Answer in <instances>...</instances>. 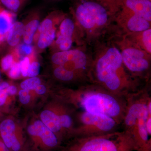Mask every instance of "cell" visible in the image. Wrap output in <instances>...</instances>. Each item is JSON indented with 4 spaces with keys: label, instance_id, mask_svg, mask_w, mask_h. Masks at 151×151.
I'll use <instances>...</instances> for the list:
<instances>
[{
    "label": "cell",
    "instance_id": "obj_1",
    "mask_svg": "<svg viewBox=\"0 0 151 151\" xmlns=\"http://www.w3.org/2000/svg\"><path fill=\"white\" fill-rule=\"evenodd\" d=\"M94 45L89 82L126 100L150 84L127 70L119 49L110 39L106 42L100 41Z\"/></svg>",
    "mask_w": 151,
    "mask_h": 151
},
{
    "label": "cell",
    "instance_id": "obj_2",
    "mask_svg": "<svg viewBox=\"0 0 151 151\" xmlns=\"http://www.w3.org/2000/svg\"><path fill=\"white\" fill-rule=\"evenodd\" d=\"M58 99L77 111L111 117L121 125L125 114L126 100L117 97L97 84L87 82L77 89H62Z\"/></svg>",
    "mask_w": 151,
    "mask_h": 151
},
{
    "label": "cell",
    "instance_id": "obj_3",
    "mask_svg": "<svg viewBox=\"0 0 151 151\" xmlns=\"http://www.w3.org/2000/svg\"><path fill=\"white\" fill-rule=\"evenodd\" d=\"M71 11L86 45L115 32V15L99 0H76Z\"/></svg>",
    "mask_w": 151,
    "mask_h": 151
},
{
    "label": "cell",
    "instance_id": "obj_4",
    "mask_svg": "<svg viewBox=\"0 0 151 151\" xmlns=\"http://www.w3.org/2000/svg\"><path fill=\"white\" fill-rule=\"evenodd\" d=\"M150 94L142 90L126 100L125 114L122 124L124 130L132 136L137 147V151H151V136L146 128V121L151 116L148 107Z\"/></svg>",
    "mask_w": 151,
    "mask_h": 151
},
{
    "label": "cell",
    "instance_id": "obj_5",
    "mask_svg": "<svg viewBox=\"0 0 151 151\" xmlns=\"http://www.w3.org/2000/svg\"><path fill=\"white\" fill-rule=\"evenodd\" d=\"M61 151H137L134 139L127 131H117L104 134L76 137Z\"/></svg>",
    "mask_w": 151,
    "mask_h": 151
},
{
    "label": "cell",
    "instance_id": "obj_6",
    "mask_svg": "<svg viewBox=\"0 0 151 151\" xmlns=\"http://www.w3.org/2000/svg\"><path fill=\"white\" fill-rule=\"evenodd\" d=\"M109 38L120 52L124 65L131 74L150 83L151 55L127 39L123 35L114 33Z\"/></svg>",
    "mask_w": 151,
    "mask_h": 151
},
{
    "label": "cell",
    "instance_id": "obj_7",
    "mask_svg": "<svg viewBox=\"0 0 151 151\" xmlns=\"http://www.w3.org/2000/svg\"><path fill=\"white\" fill-rule=\"evenodd\" d=\"M70 139L104 134L118 131L119 124L111 117L101 114L78 111Z\"/></svg>",
    "mask_w": 151,
    "mask_h": 151
},
{
    "label": "cell",
    "instance_id": "obj_8",
    "mask_svg": "<svg viewBox=\"0 0 151 151\" xmlns=\"http://www.w3.org/2000/svg\"><path fill=\"white\" fill-rule=\"evenodd\" d=\"M86 47V45H82L80 48L57 52L52 56V61L55 66H63L74 71L89 82L92 55L89 53Z\"/></svg>",
    "mask_w": 151,
    "mask_h": 151
},
{
    "label": "cell",
    "instance_id": "obj_9",
    "mask_svg": "<svg viewBox=\"0 0 151 151\" xmlns=\"http://www.w3.org/2000/svg\"><path fill=\"white\" fill-rule=\"evenodd\" d=\"M27 131L32 143L30 151H52L61 147L62 142L40 120L29 125Z\"/></svg>",
    "mask_w": 151,
    "mask_h": 151
},
{
    "label": "cell",
    "instance_id": "obj_10",
    "mask_svg": "<svg viewBox=\"0 0 151 151\" xmlns=\"http://www.w3.org/2000/svg\"><path fill=\"white\" fill-rule=\"evenodd\" d=\"M151 22L121 7L114 17L115 32L121 34L139 32L151 28Z\"/></svg>",
    "mask_w": 151,
    "mask_h": 151
},
{
    "label": "cell",
    "instance_id": "obj_11",
    "mask_svg": "<svg viewBox=\"0 0 151 151\" xmlns=\"http://www.w3.org/2000/svg\"><path fill=\"white\" fill-rule=\"evenodd\" d=\"M59 34L55 41L59 51L69 50L72 47L76 28L78 27L73 20L69 17L64 18L60 22Z\"/></svg>",
    "mask_w": 151,
    "mask_h": 151
},
{
    "label": "cell",
    "instance_id": "obj_12",
    "mask_svg": "<svg viewBox=\"0 0 151 151\" xmlns=\"http://www.w3.org/2000/svg\"><path fill=\"white\" fill-rule=\"evenodd\" d=\"M42 123L56 135L61 142L68 140L67 135L63 129L59 116L53 105L52 110H45L41 113Z\"/></svg>",
    "mask_w": 151,
    "mask_h": 151
},
{
    "label": "cell",
    "instance_id": "obj_13",
    "mask_svg": "<svg viewBox=\"0 0 151 151\" xmlns=\"http://www.w3.org/2000/svg\"><path fill=\"white\" fill-rule=\"evenodd\" d=\"M121 6L129 10L151 22V1L150 0H118Z\"/></svg>",
    "mask_w": 151,
    "mask_h": 151
},
{
    "label": "cell",
    "instance_id": "obj_14",
    "mask_svg": "<svg viewBox=\"0 0 151 151\" xmlns=\"http://www.w3.org/2000/svg\"><path fill=\"white\" fill-rule=\"evenodd\" d=\"M147 53L151 55V29L139 32L122 34Z\"/></svg>",
    "mask_w": 151,
    "mask_h": 151
},
{
    "label": "cell",
    "instance_id": "obj_15",
    "mask_svg": "<svg viewBox=\"0 0 151 151\" xmlns=\"http://www.w3.org/2000/svg\"><path fill=\"white\" fill-rule=\"evenodd\" d=\"M53 74L55 78L63 82L78 81L81 84L89 82L81 76L72 70H68L63 66H56L53 70Z\"/></svg>",
    "mask_w": 151,
    "mask_h": 151
},
{
    "label": "cell",
    "instance_id": "obj_16",
    "mask_svg": "<svg viewBox=\"0 0 151 151\" xmlns=\"http://www.w3.org/2000/svg\"><path fill=\"white\" fill-rule=\"evenodd\" d=\"M13 17V14L0 5V42L6 40Z\"/></svg>",
    "mask_w": 151,
    "mask_h": 151
},
{
    "label": "cell",
    "instance_id": "obj_17",
    "mask_svg": "<svg viewBox=\"0 0 151 151\" xmlns=\"http://www.w3.org/2000/svg\"><path fill=\"white\" fill-rule=\"evenodd\" d=\"M24 26L20 22H17L12 25L7 37V42L10 46H15L19 42L23 34Z\"/></svg>",
    "mask_w": 151,
    "mask_h": 151
},
{
    "label": "cell",
    "instance_id": "obj_18",
    "mask_svg": "<svg viewBox=\"0 0 151 151\" xmlns=\"http://www.w3.org/2000/svg\"><path fill=\"white\" fill-rule=\"evenodd\" d=\"M39 25L38 20L34 19L25 26L22 36L24 43L31 44L32 43L35 34Z\"/></svg>",
    "mask_w": 151,
    "mask_h": 151
},
{
    "label": "cell",
    "instance_id": "obj_19",
    "mask_svg": "<svg viewBox=\"0 0 151 151\" xmlns=\"http://www.w3.org/2000/svg\"><path fill=\"white\" fill-rule=\"evenodd\" d=\"M55 28L53 27L47 31L41 33L38 40V47L41 49H44L49 46L55 39Z\"/></svg>",
    "mask_w": 151,
    "mask_h": 151
},
{
    "label": "cell",
    "instance_id": "obj_20",
    "mask_svg": "<svg viewBox=\"0 0 151 151\" xmlns=\"http://www.w3.org/2000/svg\"><path fill=\"white\" fill-rule=\"evenodd\" d=\"M27 0H0V3L13 12H17Z\"/></svg>",
    "mask_w": 151,
    "mask_h": 151
},
{
    "label": "cell",
    "instance_id": "obj_21",
    "mask_svg": "<svg viewBox=\"0 0 151 151\" xmlns=\"http://www.w3.org/2000/svg\"><path fill=\"white\" fill-rule=\"evenodd\" d=\"M41 84V80L37 77H31L22 81L20 84L22 89L30 91L35 90L36 87Z\"/></svg>",
    "mask_w": 151,
    "mask_h": 151
},
{
    "label": "cell",
    "instance_id": "obj_22",
    "mask_svg": "<svg viewBox=\"0 0 151 151\" xmlns=\"http://www.w3.org/2000/svg\"><path fill=\"white\" fill-rule=\"evenodd\" d=\"M106 6L113 14H116L121 9V4L118 0H99Z\"/></svg>",
    "mask_w": 151,
    "mask_h": 151
},
{
    "label": "cell",
    "instance_id": "obj_23",
    "mask_svg": "<svg viewBox=\"0 0 151 151\" xmlns=\"http://www.w3.org/2000/svg\"><path fill=\"white\" fill-rule=\"evenodd\" d=\"M21 74V70L19 63H14L9 70V77L13 79H16L19 77Z\"/></svg>",
    "mask_w": 151,
    "mask_h": 151
},
{
    "label": "cell",
    "instance_id": "obj_24",
    "mask_svg": "<svg viewBox=\"0 0 151 151\" xmlns=\"http://www.w3.org/2000/svg\"><path fill=\"white\" fill-rule=\"evenodd\" d=\"M13 56L11 55H7L3 58L1 61V65L2 69L5 71L9 70L13 64Z\"/></svg>",
    "mask_w": 151,
    "mask_h": 151
},
{
    "label": "cell",
    "instance_id": "obj_25",
    "mask_svg": "<svg viewBox=\"0 0 151 151\" xmlns=\"http://www.w3.org/2000/svg\"><path fill=\"white\" fill-rule=\"evenodd\" d=\"M53 22L52 19L50 18L45 19L39 26L38 28L39 32L40 33H41L54 27Z\"/></svg>",
    "mask_w": 151,
    "mask_h": 151
},
{
    "label": "cell",
    "instance_id": "obj_26",
    "mask_svg": "<svg viewBox=\"0 0 151 151\" xmlns=\"http://www.w3.org/2000/svg\"><path fill=\"white\" fill-rule=\"evenodd\" d=\"M40 69V64L38 62H33L30 64L27 76L29 78L37 77L39 74Z\"/></svg>",
    "mask_w": 151,
    "mask_h": 151
},
{
    "label": "cell",
    "instance_id": "obj_27",
    "mask_svg": "<svg viewBox=\"0 0 151 151\" xmlns=\"http://www.w3.org/2000/svg\"><path fill=\"white\" fill-rule=\"evenodd\" d=\"M19 63L22 75L24 77H27V76L30 64L29 58L28 57L24 58Z\"/></svg>",
    "mask_w": 151,
    "mask_h": 151
},
{
    "label": "cell",
    "instance_id": "obj_28",
    "mask_svg": "<svg viewBox=\"0 0 151 151\" xmlns=\"http://www.w3.org/2000/svg\"><path fill=\"white\" fill-rule=\"evenodd\" d=\"M19 99L22 104H27L30 100L29 91L22 89L19 92Z\"/></svg>",
    "mask_w": 151,
    "mask_h": 151
},
{
    "label": "cell",
    "instance_id": "obj_29",
    "mask_svg": "<svg viewBox=\"0 0 151 151\" xmlns=\"http://www.w3.org/2000/svg\"><path fill=\"white\" fill-rule=\"evenodd\" d=\"M32 47L30 44L25 43L21 45L18 48L19 53L23 56L29 55L32 53Z\"/></svg>",
    "mask_w": 151,
    "mask_h": 151
},
{
    "label": "cell",
    "instance_id": "obj_30",
    "mask_svg": "<svg viewBox=\"0 0 151 151\" xmlns=\"http://www.w3.org/2000/svg\"><path fill=\"white\" fill-rule=\"evenodd\" d=\"M6 89L0 91V106L4 105L8 96Z\"/></svg>",
    "mask_w": 151,
    "mask_h": 151
},
{
    "label": "cell",
    "instance_id": "obj_31",
    "mask_svg": "<svg viewBox=\"0 0 151 151\" xmlns=\"http://www.w3.org/2000/svg\"><path fill=\"white\" fill-rule=\"evenodd\" d=\"M35 92L39 95H42L45 94L46 92V88L44 85L40 84L35 89Z\"/></svg>",
    "mask_w": 151,
    "mask_h": 151
},
{
    "label": "cell",
    "instance_id": "obj_32",
    "mask_svg": "<svg viewBox=\"0 0 151 151\" xmlns=\"http://www.w3.org/2000/svg\"><path fill=\"white\" fill-rule=\"evenodd\" d=\"M6 91L8 95H14L16 94L17 89L15 86L12 85L9 86L6 89Z\"/></svg>",
    "mask_w": 151,
    "mask_h": 151
},
{
    "label": "cell",
    "instance_id": "obj_33",
    "mask_svg": "<svg viewBox=\"0 0 151 151\" xmlns=\"http://www.w3.org/2000/svg\"><path fill=\"white\" fill-rule=\"evenodd\" d=\"M146 128L149 134L151 135V116H148L146 121Z\"/></svg>",
    "mask_w": 151,
    "mask_h": 151
},
{
    "label": "cell",
    "instance_id": "obj_34",
    "mask_svg": "<svg viewBox=\"0 0 151 151\" xmlns=\"http://www.w3.org/2000/svg\"><path fill=\"white\" fill-rule=\"evenodd\" d=\"M0 151H10L0 137Z\"/></svg>",
    "mask_w": 151,
    "mask_h": 151
},
{
    "label": "cell",
    "instance_id": "obj_35",
    "mask_svg": "<svg viewBox=\"0 0 151 151\" xmlns=\"http://www.w3.org/2000/svg\"><path fill=\"white\" fill-rule=\"evenodd\" d=\"M9 86V84L7 82L3 81L1 82L0 83V91L6 89Z\"/></svg>",
    "mask_w": 151,
    "mask_h": 151
},
{
    "label": "cell",
    "instance_id": "obj_36",
    "mask_svg": "<svg viewBox=\"0 0 151 151\" xmlns=\"http://www.w3.org/2000/svg\"><path fill=\"white\" fill-rule=\"evenodd\" d=\"M1 70H0V83H1Z\"/></svg>",
    "mask_w": 151,
    "mask_h": 151
},
{
    "label": "cell",
    "instance_id": "obj_37",
    "mask_svg": "<svg viewBox=\"0 0 151 151\" xmlns=\"http://www.w3.org/2000/svg\"><path fill=\"white\" fill-rule=\"evenodd\" d=\"M150 1H151V0H150Z\"/></svg>",
    "mask_w": 151,
    "mask_h": 151
}]
</instances>
